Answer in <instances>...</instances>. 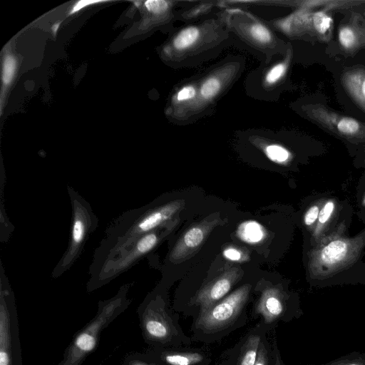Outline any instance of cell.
I'll return each mask as SVG.
<instances>
[{
    "instance_id": "cell-26",
    "label": "cell",
    "mask_w": 365,
    "mask_h": 365,
    "mask_svg": "<svg viewBox=\"0 0 365 365\" xmlns=\"http://www.w3.org/2000/svg\"><path fill=\"white\" fill-rule=\"evenodd\" d=\"M334 209V204L331 201L327 202L319 214V222L320 224H324L331 215Z\"/></svg>"
},
{
    "instance_id": "cell-24",
    "label": "cell",
    "mask_w": 365,
    "mask_h": 365,
    "mask_svg": "<svg viewBox=\"0 0 365 365\" xmlns=\"http://www.w3.org/2000/svg\"><path fill=\"white\" fill-rule=\"evenodd\" d=\"M16 61L11 55H7L4 61L2 70V80L4 84H9L14 75L16 70Z\"/></svg>"
},
{
    "instance_id": "cell-11",
    "label": "cell",
    "mask_w": 365,
    "mask_h": 365,
    "mask_svg": "<svg viewBox=\"0 0 365 365\" xmlns=\"http://www.w3.org/2000/svg\"><path fill=\"white\" fill-rule=\"evenodd\" d=\"M161 299L157 296L145 300L138 314L144 338L148 341L163 343L171 338L173 332Z\"/></svg>"
},
{
    "instance_id": "cell-13",
    "label": "cell",
    "mask_w": 365,
    "mask_h": 365,
    "mask_svg": "<svg viewBox=\"0 0 365 365\" xmlns=\"http://www.w3.org/2000/svg\"><path fill=\"white\" fill-rule=\"evenodd\" d=\"M242 276L239 267H230L202 287L196 294L195 302L205 310L219 302ZM200 310V311H201Z\"/></svg>"
},
{
    "instance_id": "cell-19",
    "label": "cell",
    "mask_w": 365,
    "mask_h": 365,
    "mask_svg": "<svg viewBox=\"0 0 365 365\" xmlns=\"http://www.w3.org/2000/svg\"><path fill=\"white\" fill-rule=\"evenodd\" d=\"M237 237L249 244H258L266 237L264 227L256 221L248 220L242 222L237 229Z\"/></svg>"
},
{
    "instance_id": "cell-5",
    "label": "cell",
    "mask_w": 365,
    "mask_h": 365,
    "mask_svg": "<svg viewBox=\"0 0 365 365\" xmlns=\"http://www.w3.org/2000/svg\"><path fill=\"white\" fill-rule=\"evenodd\" d=\"M133 285L134 282L125 283L113 297L98 302L96 315L73 336L58 365L83 364L97 348L103 330L130 304L128 293Z\"/></svg>"
},
{
    "instance_id": "cell-3",
    "label": "cell",
    "mask_w": 365,
    "mask_h": 365,
    "mask_svg": "<svg viewBox=\"0 0 365 365\" xmlns=\"http://www.w3.org/2000/svg\"><path fill=\"white\" fill-rule=\"evenodd\" d=\"M245 66L246 59L243 56L228 55L196 73V96L183 125L214 114L217 103L240 79Z\"/></svg>"
},
{
    "instance_id": "cell-1",
    "label": "cell",
    "mask_w": 365,
    "mask_h": 365,
    "mask_svg": "<svg viewBox=\"0 0 365 365\" xmlns=\"http://www.w3.org/2000/svg\"><path fill=\"white\" fill-rule=\"evenodd\" d=\"M234 40L215 13L174 30L159 53L163 61L174 69L195 68L217 58Z\"/></svg>"
},
{
    "instance_id": "cell-20",
    "label": "cell",
    "mask_w": 365,
    "mask_h": 365,
    "mask_svg": "<svg viewBox=\"0 0 365 365\" xmlns=\"http://www.w3.org/2000/svg\"><path fill=\"white\" fill-rule=\"evenodd\" d=\"M312 21L314 36L321 40L329 38L333 25V19L327 10L313 11Z\"/></svg>"
},
{
    "instance_id": "cell-8",
    "label": "cell",
    "mask_w": 365,
    "mask_h": 365,
    "mask_svg": "<svg viewBox=\"0 0 365 365\" xmlns=\"http://www.w3.org/2000/svg\"><path fill=\"white\" fill-rule=\"evenodd\" d=\"M0 264V365H23L14 293Z\"/></svg>"
},
{
    "instance_id": "cell-30",
    "label": "cell",
    "mask_w": 365,
    "mask_h": 365,
    "mask_svg": "<svg viewBox=\"0 0 365 365\" xmlns=\"http://www.w3.org/2000/svg\"><path fill=\"white\" fill-rule=\"evenodd\" d=\"M103 2H105V1H78L73 7V9H71L70 14H74L77 11H78L80 9H83V7L85 6H89L91 4H98V3H103Z\"/></svg>"
},
{
    "instance_id": "cell-29",
    "label": "cell",
    "mask_w": 365,
    "mask_h": 365,
    "mask_svg": "<svg viewBox=\"0 0 365 365\" xmlns=\"http://www.w3.org/2000/svg\"><path fill=\"white\" fill-rule=\"evenodd\" d=\"M123 365H151L137 355L132 354L125 360Z\"/></svg>"
},
{
    "instance_id": "cell-17",
    "label": "cell",
    "mask_w": 365,
    "mask_h": 365,
    "mask_svg": "<svg viewBox=\"0 0 365 365\" xmlns=\"http://www.w3.org/2000/svg\"><path fill=\"white\" fill-rule=\"evenodd\" d=\"M282 295L278 289L270 287L265 289L257 305V311L264 322L271 323L278 318L283 312Z\"/></svg>"
},
{
    "instance_id": "cell-10",
    "label": "cell",
    "mask_w": 365,
    "mask_h": 365,
    "mask_svg": "<svg viewBox=\"0 0 365 365\" xmlns=\"http://www.w3.org/2000/svg\"><path fill=\"white\" fill-rule=\"evenodd\" d=\"M250 289V284H244L212 307L201 310L196 327L206 332H214L227 327L241 312Z\"/></svg>"
},
{
    "instance_id": "cell-31",
    "label": "cell",
    "mask_w": 365,
    "mask_h": 365,
    "mask_svg": "<svg viewBox=\"0 0 365 365\" xmlns=\"http://www.w3.org/2000/svg\"><path fill=\"white\" fill-rule=\"evenodd\" d=\"M274 365H280V363H279V359H276V361H275Z\"/></svg>"
},
{
    "instance_id": "cell-28",
    "label": "cell",
    "mask_w": 365,
    "mask_h": 365,
    "mask_svg": "<svg viewBox=\"0 0 365 365\" xmlns=\"http://www.w3.org/2000/svg\"><path fill=\"white\" fill-rule=\"evenodd\" d=\"M268 357L267 351L262 342H260L257 359L255 365H267Z\"/></svg>"
},
{
    "instance_id": "cell-14",
    "label": "cell",
    "mask_w": 365,
    "mask_h": 365,
    "mask_svg": "<svg viewBox=\"0 0 365 365\" xmlns=\"http://www.w3.org/2000/svg\"><path fill=\"white\" fill-rule=\"evenodd\" d=\"M341 83L349 96L365 113V68L357 65L344 69Z\"/></svg>"
},
{
    "instance_id": "cell-7",
    "label": "cell",
    "mask_w": 365,
    "mask_h": 365,
    "mask_svg": "<svg viewBox=\"0 0 365 365\" xmlns=\"http://www.w3.org/2000/svg\"><path fill=\"white\" fill-rule=\"evenodd\" d=\"M294 59L291 42L284 53L277 54L267 63L249 72L244 81L247 96L262 101L274 102L288 83V77Z\"/></svg>"
},
{
    "instance_id": "cell-9",
    "label": "cell",
    "mask_w": 365,
    "mask_h": 365,
    "mask_svg": "<svg viewBox=\"0 0 365 365\" xmlns=\"http://www.w3.org/2000/svg\"><path fill=\"white\" fill-rule=\"evenodd\" d=\"M297 112L327 132L353 142H365V123L322 103H302Z\"/></svg>"
},
{
    "instance_id": "cell-6",
    "label": "cell",
    "mask_w": 365,
    "mask_h": 365,
    "mask_svg": "<svg viewBox=\"0 0 365 365\" xmlns=\"http://www.w3.org/2000/svg\"><path fill=\"white\" fill-rule=\"evenodd\" d=\"M66 188L71 206L70 237L66 250L51 272L53 279L60 277L74 265L98 226V218L90 203L71 185H67Z\"/></svg>"
},
{
    "instance_id": "cell-27",
    "label": "cell",
    "mask_w": 365,
    "mask_h": 365,
    "mask_svg": "<svg viewBox=\"0 0 365 365\" xmlns=\"http://www.w3.org/2000/svg\"><path fill=\"white\" fill-rule=\"evenodd\" d=\"M319 210L317 205L311 207L305 213L304 221L306 225H312L319 217Z\"/></svg>"
},
{
    "instance_id": "cell-2",
    "label": "cell",
    "mask_w": 365,
    "mask_h": 365,
    "mask_svg": "<svg viewBox=\"0 0 365 365\" xmlns=\"http://www.w3.org/2000/svg\"><path fill=\"white\" fill-rule=\"evenodd\" d=\"M216 14L226 29L245 48L256 56L260 62L267 63L272 56L284 53L288 46L265 21L251 13L245 6L224 5Z\"/></svg>"
},
{
    "instance_id": "cell-16",
    "label": "cell",
    "mask_w": 365,
    "mask_h": 365,
    "mask_svg": "<svg viewBox=\"0 0 365 365\" xmlns=\"http://www.w3.org/2000/svg\"><path fill=\"white\" fill-rule=\"evenodd\" d=\"M338 40L342 51L354 53L365 46V27L354 21L341 24Z\"/></svg>"
},
{
    "instance_id": "cell-23",
    "label": "cell",
    "mask_w": 365,
    "mask_h": 365,
    "mask_svg": "<svg viewBox=\"0 0 365 365\" xmlns=\"http://www.w3.org/2000/svg\"><path fill=\"white\" fill-rule=\"evenodd\" d=\"M162 360L170 365H193L202 361V356L196 352L166 353Z\"/></svg>"
},
{
    "instance_id": "cell-32",
    "label": "cell",
    "mask_w": 365,
    "mask_h": 365,
    "mask_svg": "<svg viewBox=\"0 0 365 365\" xmlns=\"http://www.w3.org/2000/svg\"><path fill=\"white\" fill-rule=\"evenodd\" d=\"M352 365H354V364H352Z\"/></svg>"
},
{
    "instance_id": "cell-4",
    "label": "cell",
    "mask_w": 365,
    "mask_h": 365,
    "mask_svg": "<svg viewBox=\"0 0 365 365\" xmlns=\"http://www.w3.org/2000/svg\"><path fill=\"white\" fill-rule=\"evenodd\" d=\"M176 225L177 218L118 247L98 263L90 264L89 279L86 284L87 292L91 293L105 286L135 265L156 248Z\"/></svg>"
},
{
    "instance_id": "cell-21",
    "label": "cell",
    "mask_w": 365,
    "mask_h": 365,
    "mask_svg": "<svg viewBox=\"0 0 365 365\" xmlns=\"http://www.w3.org/2000/svg\"><path fill=\"white\" fill-rule=\"evenodd\" d=\"M6 177L2 169L1 174V206H0V240L6 243L10 239L14 230V226L9 220L4 207V190L6 184Z\"/></svg>"
},
{
    "instance_id": "cell-22",
    "label": "cell",
    "mask_w": 365,
    "mask_h": 365,
    "mask_svg": "<svg viewBox=\"0 0 365 365\" xmlns=\"http://www.w3.org/2000/svg\"><path fill=\"white\" fill-rule=\"evenodd\" d=\"M260 344V336H250L245 343L237 365H255Z\"/></svg>"
},
{
    "instance_id": "cell-12",
    "label": "cell",
    "mask_w": 365,
    "mask_h": 365,
    "mask_svg": "<svg viewBox=\"0 0 365 365\" xmlns=\"http://www.w3.org/2000/svg\"><path fill=\"white\" fill-rule=\"evenodd\" d=\"M221 222V218L215 217L205 219L190 226L171 250L168 259L177 263L190 257L200 247L211 231Z\"/></svg>"
},
{
    "instance_id": "cell-15",
    "label": "cell",
    "mask_w": 365,
    "mask_h": 365,
    "mask_svg": "<svg viewBox=\"0 0 365 365\" xmlns=\"http://www.w3.org/2000/svg\"><path fill=\"white\" fill-rule=\"evenodd\" d=\"M224 5V1H191L178 11V21L190 24L214 15Z\"/></svg>"
},
{
    "instance_id": "cell-18",
    "label": "cell",
    "mask_w": 365,
    "mask_h": 365,
    "mask_svg": "<svg viewBox=\"0 0 365 365\" xmlns=\"http://www.w3.org/2000/svg\"><path fill=\"white\" fill-rule=\"evenodd\" d=\"M349 244L343 240L330 242L321 250L319 259L321 263L331 266L341 262L348 255Z\"/></svg>"
},
{
    "instance_id": "cell-25",
    "label": "cell",
    "mask_w": 365,
    "mask_h": 365,
    "mask_svg": "<svg viewBox=\"0 0 365 365\" xmlns=\"http://www.w3.org/2000/svg\"><path fill=\"white\" fill-rule=\"evenodd\" d=\"M223 256L229 260L235 262H242L247 259V254H245L240 249L233 247L225 249Z\"/></svg>"
}]
</instances>
